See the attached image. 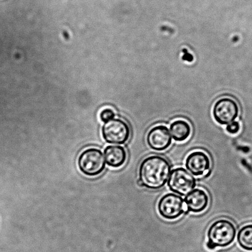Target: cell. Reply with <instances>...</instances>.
<instances>
[{
    "instance_id": "obj_1",
    "label": "cell",
    "mask_w": 252,
    "mask_h": 252,
    "mask_svg": "<svg viewBox=\"0 0 252 252\" xmlns=\"http://www.w3.org/2000/svg\"><path fill=\"white\" fill-rule=\"evenodd\" d=\"M169 161L161 156L152 155L142 160L139 166L138 184L151 190L161 189L167 183L171 173Z\"/></svg>"
},
{
    "instance_id": "obj_2",
    "label": "cell",
    "mask_w": 252,
    "mask_h": 252,
    "mask_svg": "<svg viewBox=\"0 0 252 252\" xmlns=\"http://www.w3.org/2000/svg\"><path fill=\"white\" fill-rule=\"evenodd\" d=\"M236 235V227L233 222L226 219L217 220L207 230V248L213 251L231 246Z\"/></svg>"
},
{
    "instance_id": "obj_3",
    "label": "cell",
    "mask_w": 252,
    "mask_h": 252,
    "mask_svg": "<svg viewBox=\"0 0 252 252\" xmlns=\"http://www.w3.org/2000/svg\"><path fill=\"white\" fill-rule=\"evenodd\" d=\"M78 169L83 175L95 177L101 175L106 168V161L103 153L98 148L85 149L78 156Z\"/></svg>"
},
{
    "instance_id": "obj_4",
    "label": "cell",
    "mask_w": 252,
    "mask_h": 252,
    "mask_svg": "<svg viewBox=\"0 0 252 252\" xmlns=\"http://www.w3.org/2000/svg\"><path fill=\"white\" fill-rule=\"evenodd\" d=\"M167 182L171 191L180 196H186L196 187L194 176L183 167L175 168L171 171Z\"/></svg>"
},
{
    "instance_id": "obj_5",
    "label": "cell",
    "mask_w": 252,
    "mask_h": 252,
    "mask_svg": "<svg viewBox=\"0 0 252 252\" xmlns=\"http://www.w3.org/2000/svg\"><path fill=\"white\" fill-rule=\"evenodd\" d=\"M158 210L163 219L175 220L182 216L187 210L182 196L175 193H168L159 199Z\"/></svg>"
},
{
    "instance_id": "obj_6",
    "label": "cell",
    "mask_w": 252,
    "mask_h": 252,
    "mask_svg": "<svg viewBox=\"0 0 252 252\" xmlns=\"http://www.w3.org/2000/svg\"><path fill=\"white\" fill-rule=\"evenodd\" d=\"M130 128L123 120L113 119L102 126V137L107 143L124 144L130 137Z\"/></svg>"
},
{
    "instance_id": "obj_7",
    "label": "cell",
    "mask_w": 252,
    "mask_h": 252,
    "mask_svg": "<svg viewBox=\"0 0 252 252\" xmlns=\"http://www.w3.org/2000/svg\"><path fill=\"white\" fill-rule=\"evenodd\" d=\"M238 104L234 99L229 97L218 100L213 109V116L215 121L222 126L234 122L239 116Z\"/></svg>"
},
{
    "instance_id": "obj_8",
    "label": "cell",
    "mask_w": 252,
    "mask_h": 252,
    "mask_svg": "<svg viewBox=\"0 0 252 252\" xmlns=\"http://www.w3.org/2000/svg\"><path fill=\"white\" fill-rule=\"evenodd\" d=\"M185 166L188 172L194 177H202L209 172L211 160L205 152L195 151L188 154Z\"/></svg>"
},
{
    "instance_id": "obj_9",
    "label": "cell",
    "mask_w": 252,
    "mask_h": 252,
    "mask_svg": "<svg viewBox=\"0 0 252 252\" xmlns=\"http://www.w3.org/2000/svg\"><path fill=\"white\" fill-rule=\"evenodd\" d=\"M146 142L151 149L156 151H163L170 148L172 138L169 129L164 126H157L149 131Z\"/></svg>"
},
{
    "instance_id": "obj_10",
    "label": "cell",
    "mask_w": 252,
    "mask_h": 252,
    "mask_svg": "<svg viewBox=\"0 0 252 252\" xmlns=\"http://www.w3.org/2000/svg\"><path fill=\"white\" fill-rule=\"evenodd\" d=\"M184 201L188 212L200 214L209 207L210 199L205 190L196 188L186 195Z\"/></svg>"
},
{
    "instance_id": "obj_11",
    "label": "cell",
    "mask_w": 252,
    "mask_h": 252,
    "mask_svg": "<svg viewBox=\"0 0 252 252\" xmlns=\"http://www.w3.org/2000/svg\"><path fill=\"white\" fill-rule=\"evenodd\" d=\"M105 161L114 168H119L126 164L128 158L126 149L121 146H107L104 151Z\"/></svg>"
},
{
    "instance_id": "obj_12",
    "label": "cell",
    "mask_w": 252,
    "mask_h": 252,
    "mask_svg": "<svg viewBox=\"0 0 252 252\" xmlns=\"http://www.w3.org/2000/svg\"><path fill=\"white\" fill-rule=\"evenodd\" d=\"M170 134L172 138L178 142H184L189 139L191 134V127L188 122L183 120H177L171 124Z\"/></svg>"
},
{
    "instance_id": "obj_13",
    "label": "cell",
    "mask_w": 252,
    "mask_h": 252,
    "mask_svg": "<svg viewBox=\"0 0 252 252\" xmlns=\"http://www.w3.org/2000/svg\"><path fill=\"white\" fill-rule=\"evenodd\" d=\"M237 242L244 251L252 252V224L245 225L237 233Z\"/></svg>"
},
{
    "instance_id": "obj_14",
    "label": "cell",
    "mask_w": 252,
    "mask_h": 252,
    "mask_svg": "<svg viewBox=\"0 0 252 252\" xmlns=\"http://www.w3.org/2000/svg\"><path fill=\"white\" fill-rule=\"evenodd\" d=\"M115 113L112 109L106 108L102 110L100 112L99 117L101 121L106 123V122L111 121V120L114 119Z\"/></svg>"
},
{
    "instance_id": "obj_15",
    "label": "cell",
    "mask_w": 252,
    "mask_h": 252,
    "mask_svg": "<svg viewBox=\"0 0 252 252\" xmlns=\"http://www.w3.org/2000/svg\"><path fill=\"white\" fill-rule=\"evenodd\" d=\"M226 131L231 134H236L241 129V126L238 122H232V123L227 125Z\"/></svg>"
}]
</instances>
